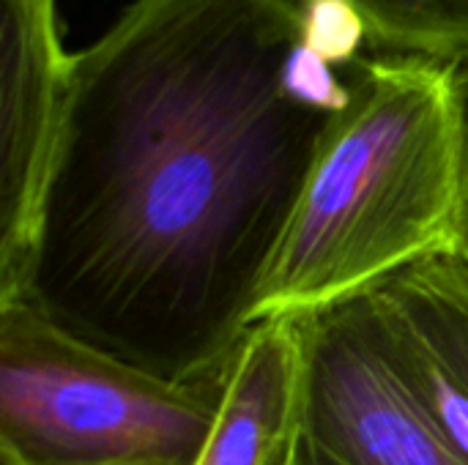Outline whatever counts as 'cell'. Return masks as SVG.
<instances>
[{"instance_id":"1","label":"cell","mask_w":468,"mask_h":465,"mask_svg":"<svg viewBox=\"0 0 468 465\" xmlns=\"http://www.w3.org/2000/svg\"><path fill=\"white\" fill-rule=\"evenodd\" d=\"M299 0H132L74 52L22 299L162 381L217 375L335 115L285 88Z\"/></svg>"},{"instance_id":"2","label":"cell","mask_w":468,"mask_h":465,"mask_svg":"<svg viewBox=\"0 0 468 465\" xmlns=\"http://www.w3.org/2000/svg\"><path fill=\"white\" fill-rule=\"evenodd\" d=\"M258 291L252 326L307 321L461 255L463 148L450 63L359 58Z\"/></svg>"},{"instance_id":"3","label":"cell","mask_w":468,"mask_h":465,"mask_svg":"<svg viewBox=\"0 0 468 465\" xmlns=\"http://www.w3.org/2000/svg\"><path fill=\"white\" fill-rule=\"evenodd\" d=\"M222 370L162 381L69 337L25 301L3 304L0 465H197Z\"/></svg>"},{"instance_id":"4","label":"cell","mask_w":468,"mask_h":465,"mask_svg":"<svg viewBox=\"0 0 468 465\" xmlns=\"http://www.w3.org/2000/svg\"><path fill=\"white\" fill-rule=\"evenodd\" d=\"M304 465H468L398 381L365 299L310 318Z\"/></svg>"},{"instance_id":"5","label":"cell","mask_w":468,"mask_h":465,"mask_svg":"<svg viewBox=\"0 0 468 465\" xmlns=\"http://www.w3.org/2000/svg\"><path fill=\"white\" fill-rule=\"evenodd\" d=\"M0 307L22 299L60 148L71 63L58 0H0Z\"/></svg>"},{"instance_id":"6","label":"cell","mask_w":468,"mask_h":465,"mask_svg":"<svg viewBox=\"0 0 468 465\" xmlns=\"http://www.w3.org/2000/svg\"><path fill=\"white\" fill-rule=\"evenodd\" d=\"M381 356L468 460V260L431 258L365 299Z\"/></svg>"},{"instance_id":"7","label":"cell","mask_w":468,"mask_h":465,"mask_svg":"<svg viewBox=\"0 0 468 465\" xmlns=\"http://www.w3.org/2000/svg\"><path fill=\"white\" fill-rule=\"evenodd\" d=\"M310 318L250 326L222 370L219 411L197 465H299L307 419Z\"/></svg>"},{"instance_id":"8","label":"cell","mask_w":468,"mask_h":465,"mask_svg":"<svg viewBox=\"0 0 468 465\" xmlns=\"http://www.w3.org/2000/svg\"><path fill=\"white\" fill-rule=\"evenodd\" d=\"M381 58L458 63L468 58V0H351Z\"/></svg>"},{"instance_id":"9","label":"cell","mask_w":468,"mask_h":465,"mask_svg":"<svg viewBox=\"0 0 468 465\" xmlns=\"http://www.w3.org/2000/svg\"><path fill=\"white\" fill-rule=\"evenodd\" d=\"M302 41L335 69H351L367 44V27L351 0H299Z\"/></svg>"},{"instance_id":"10","label":"cell","mask_w":468,"mask_h":465,"mask_svg":"<svg viewBox=\"0 0 468 465\" xmlns=\"http://www.w3.org/2000/svg\"><path fill=\"white\" fill-rule=\"evenodd\" d=\"M452 71V90L458 104V123H461V148H463V238H461V258L468 260V58L450 63Z\"/></svg>"},{"instance_id":"11","label":"cell","mask_w":468,"mask_h":465,"mask_svg":"<svg viewBox=\"0 0 468 465\" xmlns=\"http://www.w3.org/2000/svg\"><path fill=\"white\" fill-rule=\"evenodd\" d=\"M299 465H304V463H299Z\"/></svg>"}]
</instances>
